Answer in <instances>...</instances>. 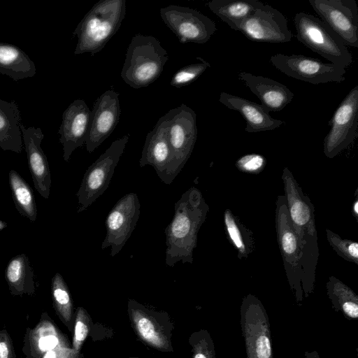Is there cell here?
I'll list each match as a JSON object with an SVG mask.
<instances>
[{
    "label": "cell",
    "mask_w": 358,
    "mask_h": 358,
    "mask_svg": "<svg viewBox=\"0 0 358 358\" xmlns=\"http://www.w3.org/2000/svg\"><path fill=\"white\" fill-rule=\"evenodd\" d=\"M282 180L289 217L301 251V287L303 298H307L314 290L320 255L315 208L287 166L283 169Z\"/></svg>",
    "instance_id": "1"
},
{
    "label": "cell",
    "mask_w": 358,
    "mask_h": 358,
    "mask_svg": "<svg viewBox=\"0 0 358 358\" xmlns=\"http://www.w3.org/2000/svg\"><path fill=\"white\" fill-rule=\"evenodd\" d=\"M208 211V205L195 187L189 188L176 202L173 219L164 229L166 266L173 267L178 262L193 263L198 234Z\"/></svg>",
    "instance_id": "2"
},
{
    "label": "cell",
    "mask_w": 358,
    "mask_h": 358,
    "mask_svg": "<svg viewBox=\"0 0 358 358\" xmlns=\"http://www.w3.org/2000/svg\"><path fill=\"white\" fill-rule=\"evenodd\" d=\"M126 14L125 0H101L85 14L73 31L75 55L100 52L120 29Z\"/></svg>",
    "instance_id": "3"
},
{
    "label": "cell",
    "mask_w": 358,
    "mask_h": 358,
    "mask_svg": "<svg viewBox=\"0 0 358 358\" xmlns=\"http://www.w3.org/2000/svg\"><path fill=\"white\" fill-rule=\"evenodd\" d=\"M120 76L134 89L147 87L162 74L169 59L166 50L154 36L137 34L126 52Z\"/></svg>",
    "instance_id": "4"
},
{
    "label": "cell",
    "mask_w": 358,
    "mask_h": 358,
    "mask_svg": "<svg viewBox=\"0 0 358 358\" xmlns=\"http://www.w3.org/2000/svg\"><path fill=\"white\" fill-rule=\"evenodd\" d=\"M296 39L312 51L344 69L353 57L341 38L321 19L303 12L294 18Z\"/></svg>",
    "instance_id": "5"
},
{
    "label": "cell",
    "mask_w": 358,
    "mask_h": 358,
    "mask_svg": "<svg viewBox=\"0 0 358 358\" xmlns=\"http://www.w3.org/2000/svg\"><path fill=\"white\" fill-rule=\"evenodd\" d=\"M167 134L171 159L164 182L170 185L180 172L193 151L196 137V115L185 104L168 112Z\"/></svg>",
    "instance_id": "6"
},
{
    "label": "cell",
    "mask_w": 358,
    "mask_h": 358,
    "mask_svg": "<svg viewBox=\"0 0 358 358\" xmlns=\"http://www.w3.org/2000/svg\"><path fill=\"white\" fill-rule=\"evenodd\" d=\"M240 324L246 358H273L268 316L263 303L252 294L242 300Z\"/></svg>",
    "instance_id": "7"
},
{
    "label": "cell",
    "mask_w": 358,
    "mask_h": 358,
    "mask_svg": "<svg viewBox=\"0 0 358 358\" xmlns=\"http://www.w3.org/2000/svg\"><path fill=\"white\" fill-rule=\"evenodd\" d=\"M275 222L278 246L287 279L290 289L294 294L296 303L301 306L303 300L301 287V255L284 195H279L277 197Z\"/></svg>",
    "instance_id": "8"
},
{
    "label": "cell",
    "mask_w": 358,
    "mask_h": 358,
    "mask_svg": "<svg viewBox=\"0 0 358 358\" xmlns=\"http://www.w3.org/2000/svg\"><path fill=\"white\" fill-rule=\"evenodd\" d=\"M129 138V136L126 134L114 141L86 170L76 193L78 213L87 209L107 189Z\"/></svg>",
    "instance_id": "9"
},
{
    "label": "cell",
    "mask_w": 358,
    "mask_h": 358,
    "mask_svg": "<svg viewBox=\"0 0 358 358\" xmlns=\"http://www.w3.org/2000/svg\"><path fill=\"white\" fill-rule=\"evenodd\" d=\"M269 62L284 74L313 85L345 80V69L302 55L275 54Z\"/></svg>",
    "instance_id": "10"
},
{
    "label": "cell",
    "mask_w": 358,
    "mask_h": 358,
    "mask_svg": "<svg viewBox=\"0 0 358 358\" xmlns=\"http://www.w3.org/2000/svg\"><path fill=\"white\" fill-rule=\"evenodd\" d=\"M331 129L324 138V154L329 159L347 148L357 136L358 85L345 96L329 121Z\"/></svg>",
    "instance_id": "11"
},
{
    "label": "cell",
    "mask_w": 358,
    "mask_h": 358,
    "mask_svg": "<svg viewBox=\"0 0 358 358\" xmlns=\"http://www.w3.org/2000/svg\"><path fill=\"white\" fill-rule=\"evenodd\" d=\"M159 13L181 43H205L217 30L212 20L188 7L169 5L160 8Z\"/></svg>",
    "instance_id": "12"
},
{
    "label": "cell",
    "mask_w": 358,
    "mask_h": 358,
    "mask_svg": "<svg viewBox=\"0 0 358 358\" xmlns=\"http://www.w3.org/2000/svg\"><path fill=\"white\" fill-rule=\"evenodd\" d=\"M140 208L137 194L131 192L121 197L108 214L101 249L110 247L111 257L117 255L130 238L138 222Z\"/></svg>",
    "instance_id": "13"
},
{
    "label": "cell",
    "mask_w": 358,
    "mask_h": 358,
    "mask_svg": "<svg viewBox=\"0 0 358 358\" xmlns=\"http://www.w3.org/2000/svg\"><path fill=\"white\" fill-rule=\"evenodd\" d=\"M308 2L346 46L358 48V8L355 0H309Z\"/></svg>",
    "instance_id": "14"
},
{
    "label": "cell",
    "mask_w": 358,
    "mask_h": 358,
    "mask_svg": "<svg viewBox=\"0 0 358 358\" xmlns=\"http://www.w3.org/2000/svg\"><path fill=\"white\" fill-rule=\"evenodd\" d=\"M238 31L255 42L283 43L293 38L286 17L278 10L264 3L242 23Z\"/></svg>",
    "instance_id": "15"
},
{
    "label": "cell",
    "mask_w": 358,
    "mask_h": 358,
    "mask_svg": "<svg viewBox=\"0 0 358 358\" xmlns=\"http://www.w3.org/2000/svg\"><path fill=\"white\" fill-rule=\"evenodd\" d=\"M121 108L119 94L108 90L94 102L85 141L87 151L93 152L114 131L119 122Z\"/></svg>",
    "instance_id": "16"
},
{
    "label": "cell",
    "mask_w": 358,
    "mask_h": 358,
    "mask_svg": "<svg viewBox=\"0 0 358 358\" xmlns=\"http://www.w3.org/2000/svg\"><path fill=\"white\" fill-rule=\"evenodd\" d=\"M91 110L84 100L73 101L64 111L58 133L63 147V158L69 162L71 154L85 144L88 134Z\"/></svg>",
    "instance_id": "17"
},
{
    "label": "cell",
    "mask_w": 358,
    "mask_h": 358,
    "mask_svg": "<svg viewBox=\"0 0 358 358\" xmlns=\"http://www.w3.org/2000/svg\"><path fill=\"white\" fill-rule=\"evenodd\" d=\"M66 342L55 324L48 319L40 322L26 336V358H66Z\"/></svg>",
    "instance_id": "18"
},
{
    "label": "cell",
    "mask_w": 358,
    "mask_h": 358,
    "mask_svg": "<svg viewBox=\"0 0 358 358\" xmlns=\"http://www.w3.org/2000/svg\"><path fill=\"white\" fill-rule=\"evenodd\" d=\"M20 127L34 187L43 198L48 199L50 192L51 176L46 155L41 147L44 134L39 127H26L22 123Z\"/></svg>",
    "instance_id": "19"
},
{
    "label": "cell",
    "mask_w": 358,
    "mask_h": 358,
    "mask_svg": "<svg viewBox=\"0 0 358 358\" xmlns=\"http://www.w3.org/2000/svg\"><path fill=\"white\" fill-rule=\"evenodd\" d=\"M168 120L167 113L159 119L152 130L147 134L139 160L140 167L150 165L163 182L171 159L167 134Z\"/></svg>",
    "instance_id": "20"
},
{
    "label": "cell",
    "mask_w": 358,
    "mask_h": 358,
    "mask_svg": "<svg viewBox=\"0 0 358 358\" xmlns=\"http://www.w3.org/2000/svg\"><path fill=\"white\" fill-rule=\"evenodd\" d=\"M238 76L268 112L282 110L294 97L293 92L287 87L271 78L244 71L239 72Z\"/></svg>",
    "instance_id": "21"
},
{
    "label": "cell",
    "mask_w": 358,
    "mask_h": 358,
    "mask_svg": "<svg viewBox=\"0 0 358 358\" xmlns=\"http://www.w3.org/2000/svg\"><path fill=\"white\" fill-rule=\"evenodd\" d=\"M219 101L228 108L238 112L246 122L245 131L256 133L273 130L283 122L272 117L261 104L246 99L221 92Z\"/></svg>",
    "instance_id": "22"
},
{
    "label": "cell",
    "mask_w": 358,
    "mask_h": 358,
    "mask_svg": "<svg viewBox=\"0 0 358 358\" xmlns=\"http://www.w3.org/2000/svg\"><path fill=\"white\" fill-rule=\"evenodd\" d=\"M21 120L18 105L15 100L6 101L0 99V148L3 150L22 152Z\"/></svg>",
    "instance_id": "23"
},
{
    "label": "cell",
    "mask_w": 358,
    "mask_h": 358,
    "mask_svg": "<svg viewBox=\"0 0 358 358\" xmlns=\"http://www.w3.org/2000/svg\"><path fill=\"white\" fill-rule=\"evenodd\" d=\"M36 69L34 62L19 47L0 42V73L15 81L31 78Z\"/></svg>",
    "instance_id": "24"
},
{
    "label": "cell",
    "mask_w": 358,
    "mask_h": 358,
    "mask_svg": "<svg viewBox=\"0 0 358 358\" xmlns=\"http://www.w3.org/2000/svg\"><path fill=\"white\" fill-rule=\"evenodd\" d=\"M262 3L258 0H212L206 6L230 28L238 31L242 23Z\"/></svg>",
    "instance_id": "25"
},
{
    "label": "cell",
    "mask_w": 358,
    "mask_h": 358,
    "mask_svg": "<svg viewBox=\"0 0 358 358\" xmlns=\"http://www.w3.org/2000/svg\"><path fill=\"white\" fill-rule=\"evenodd\" d=\"M5 278L13 295H32L35 292L34 272L25 254L16 255L8 262Z\"/></svg>",
    "instance_id": "26"
},
{
    "label": "cell",
    "mask_w": 358,
    "mask_h": 358,
    "mask_svg": "<svg viewBox=\"0 0 358 358\" xmlns=\"http://www.w3.org/2000/svg\"><path fill=\"white\" fill-rule=\"evenodd\" d=\"M131 321L136 334L148 345L161 351L170 348L164 330L156 321L140 308L131 310Z\"/></svg>",
    "instance_id": "27"
},
{
    "label": "cell",
    "mask_w": 358,
    "mask_h": 358,
    "mask_svg": "<svg viewBox=\"0 0 358 358\" xmlns=\"http://www.w3.org/2000/svg\"><path fill=\"white\" fill-rule=\"evenodd\" d=\"M327 296L335 311L348 320L358 318V296L348 285L334 276H330L326 284Z\"/></svg>",
    "instance_id": "28"
},
{
    "label": "cell",
    "mask_w": 358,
    "mask_h": 358,
    "mask_svg": "<svg viewBox=\"0 0 358 358\" xmlns=\"http://www.w3.org/2000/svg\"><path fill=\"white\" fill-rule=\"evenodd\" d=\"M8 181L17 210L34 222L36 220L37 208L32 189L15 170L9 171Z\"/></svg>",
    "instance_id": "29"
},
{
    "label": "cell",
    "mask_w": 358,
    "mask_h": 358,
    "mask_svg": "<svg viewBox=\"0 0 358 358\" xmlns=\"http://www.w3.org/2000/svg\"><path fill=\"white\" fill-rule=\"evenodd\" d=\"M224 224L229 242L237 251L238 259L247 258L252 252L253 241L252 233L229 209L224 213Z\"/></svg>",
    "instance_id": "30"
},
{
    "label": "cell",
    "mask_w": 358,
    "mask_h": 358,
    "mask_svg": "<svg viewBox=\"0 0 358 358\" xmlns=\"http://www.w3.org/2000/svg\"><path fill=\"white\" fill-rule=\"evenodd\" d=\"M51 292L57 315L66 326L70 327L73 317V302L68 286L59 273L52 278Z\"/></svg>",
    "instance_id": "31"
},
{
    "label": "cell",
    "mask_w": 358,
    "mask_h": 358,
    "mask_svg": "<svg viewBox=\"0 0 358 358\" xmlns=\"http://www.w3.org/2000/svg\"><path fill=\"white\" fill-rule=\"evenodd\" d=\"M326 235L329 244L338 255L345 261L358 265V243L357 241L343 238L328 229H326Z\"/></svg>",
    "instance_id": "32"
},
{
    "label": "cell",
    "mask_w": 358,
    "mask_h": 358,
    "mask_svg": "<svg viewBox=\"0 0 358 358\" xmlns=\"http://www.w3.org/2000/svg\"><path fill=\"white\" fill-rule=\"evenodd\" d=\"M201 62L185 66L178 70L172 76L170 84L173 87H181L190 85L210 66L207 61L197 57Z\"/></svg>",
    "instance_id": "33"
},
{
    "label": "cell",
    "mask_w": 358,
    "mask_h": 358,
    "mask_svg": "<svg viewBox=\"0 0 358 358\" xmlns=\"http://www.w3.org/2000/svg\"><path fill=\"white\" fill-rule=\"evenodd\" d=\"M90 318L87 311L83 307L76 310L73 338V350L78 353L90 331Z\"/></svg>",
    "instance_id": "34"
},
{
    "label": "cell",
    "mask_w": 358,
    "mask_h": 358,
    "mask_svg": "<svg viewBox=\"0 0 358 358\" xmlns=\"http://www.w3.org/2000/svg\"><path fill=\"white\" fill-rule=\"evenodd\" d=\"M192 358H215L213 340L209 334L201 330L195 334L192 342Z\"/></svg>",
    "instance_id": "35"
},
{
    "label": "cell",
    "mask_w": 358,
    "mask_h": 358,
    "mask_svg": "<svg viewBox=\"0 0 358 358\" xmlns=\"http://www.w3.org/2000/svg\"><path fill=\"white\" fill-rule=\"evenodd\" d=\"M266 158L259 154L245 155L237 159L236 167L241 172L247 173H259L266 166Z\"/></svg>",
    "instance_id": "36"
},
{
    "label": "cell",
    "mask_w": 358,
    "mask_h": 358,
    "mask_svg": "<svg viewBox=\"0 0 358 358\" xmlns=\"http://www.w3.org/2000/svg\"><path fill=\"white\" fill-rule=\"evenodd\" d=\"M0 358H16L12 340L6 330H0Z\"/></svg>",
    "instance_id": "37"
},
{
    "label": "cell",
    "mask_w": 358,
    "mask_h": 358,
    "mask_svg": "<svg viewBox=\"0 0 358 358\" xmlns=\"http://www.w3.org/2000/svg\"><path fill=\"white\" fill-rule=\"evenodd\" d=\"M303 358H320V356L316 351L306 352Z\"/></svg>",
    "instance_id": "38"
},
{
    "label": "cell",
    "mask_w": 358,
    "mask_h": 358,
    "mask_svg": "<svg viewBox=\"0 0 358 358\" xmlns=\"http://www.w3.org/2000/svg\"><path fill=\"white\" fill-rule=\"evenodd\" d=\"M352 213L356 218L357 220H358V201L357 199H355L354 203L352 204Z\"/></svg>",
    "instance_id": "39"
},
{
    "label": "cell",
    "mask_w": 358,
    "mask_h": 358,
    "mask_svg": "<svg viewBox=\"0 0 358 358\" xmlns=\"http://www.w3.org/2000/svg\"><path fill=\"white\" fill-rule=\"evenodd\" d=\"M6 226L7 224L5 222L0 220V231L6 227Z\"/></svg>",
    "instance_id": "40"
},
{
    "label": "cell",
    "mask_w": 358,
    "mask_h": 358,
    "mask_svg": "<svg viewBox=\"0 0 358 358\" xmlns=\"http://www.w3.org/2000/svg\"><path fill=\"white\" fill-rule=\"evenodd\" d=\"M129 358H139V357H129Z\"/></svg>",
    "instance_id": "41"
}]
</instances>
